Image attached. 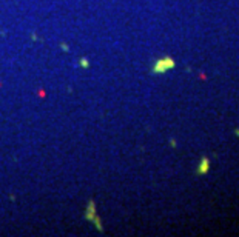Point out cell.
Wrapping results in <instances>:
<instances>
[{
    "label": "cell",
    "mask_w": 239,
    "mask_h": 237,
    "mask_svg": "<svg viewBox=\"0 0 239 237\" xmlns=\"http://www.w3.org/2000/svg\"><path fill=\"white\" fill-rule=\"evenodd\" d=\"M80 65H82V66H88V62H87L85 59H82V60H80Z\"/></svg>",
    "instance_id": "obj_3"
},
{
    "label": "cell",
    "mask_w": 239,
    "mask_h": 237,
    "mask_svg": "<svg viewBox=\"0 0 239 237\" xmlns=\"http://www.w3.org/2000/svg\"><path fill=\"white\" fill-rule=\"evenodd\" d=\"M208 170H210V160H208V157H202L201 162H199V165H197L196 173L197 174H207Z\"/></svg>",
    "instance_id": "obj_2"
},
{
    "label": "cell",
    "mask_w": 239,
    "mask_h": 237,
    "mask_svg": "<svg viewBox=\"0 0 239 237\" xmlns=\"http://www.w3.org/2000/svg\"><path fill=\"white\" fill-rule=\"evenodd\" d=\"M174 60L171 59V57H164V59H159V60H156V63H154V66H153V72L154 74H164V72H167L168 69H171V68H174Z\"/></svg>",
    "instance_id": "obj_1"
}]
</instances>
